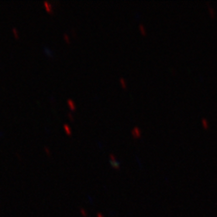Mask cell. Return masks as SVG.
I'll use <instances>...</instances> for the list:
<instances>
[{
    "label": "cell",
    "mask_w": 217,
    "mask_h": 217,
    "mask_svg": "<svg viewBox=\"0 0 217 217\" xmlns=\"http://www.w3.org/2000/svg\"><path fill=\"white\" fill-rule=\"evenodd\" d=\"M132 135L134 136V137H140V130L138 127H134L133 130H132Z\"/></svg>",
    "instance_id": "6da1fadb"
},
{
    "label": "cell",
    "mask_w": 217,
    "mask_h": 217,
    "mask_svg": "<svg viewBox=\"0 0 217 217\" xmlns=\"http://www.w3.org/2000/svg\"><path fill=\"white\" fill-rule=\"evenodd\" d=\"M67 103H68V105L70 106L71 110H75V104H74L73 100H67Z\"/></svg>",
    "instance_id": "7a4b0ae2"
},
{
    "label": "cell",
    "mask_w": 217,
    "mask_h": 217,
    "mask_svg": "<svg viewBox=\"0 0 217 217\" xmlns=\"http://www.w3.org/2000/svg\"><path fill=\"white\" fill-rule=\"evenodd\" d=\"M110 164L113 165L114 167H120V163L117 161V159H110Z\"/></svg>",
    "instance_id": "3957f363"
},
{
    "label": "cell",
    "mask_w": 217,
    "mask_h": 217,
    "mask_svg": "<svg viewBox=\"0 0 217 217\" xmlns=\"http://www.w3.org/2000/svg\"><path fill=\"white\" fill-rule=\"evenodd\" d=\"M44 5L45 6V8L47 9L48 11H51V12H52V11H53L52 6H51V5L49 4V3H48L47 1H44Z\"/></svg>",
    "instance_id": "277c9868"
},
{
    "label": "cell",
    "mask_w": 217,
    "mask_h": 217,
    "mask_svg": "<svg viewBox=\"0 0 217 217\" xmlns=\"http://www.w3.org/2000/svg\"><path fill=\"white\" fill-rule=\"evenodd\" d=\"M63 127H64V130H65V131L67 132L68 134H71V133H72L70 127H69V126H68L67 124H64V125H63Z\"/></svg>",
    "instance_id": "5b68a950"
},
{
    "label": "cell",
    "mask_w": 217,
    "mask_h": 217,
    "mask_svg": "<svg viewBox=\"0 0 217 217\" xmlns=\"http://www.w3.org/2000/svg\"><path fill=\"white\" fill-rule=\"evenodd\" d=\"M202 122H203V127H208V122H207V120H205V119H203V120H202Z\"/></svg>",
    "instance_id": "8992f818"
},
{
    "label": "cell",
    "mask_w": 217,
    "mask_h": 217,
    "mask_svg": "<svg viewBox=\"0 0 217 217\" xmlns=\"http://www.w3.org/2000/svg\"><path fill=\"white\" fill-rule=\"evenodd\" d=\"M13 33H14L15 34V35H16V37L17 38L18 37V33H17V31H16V28H15V27H13Z\"/></svg>",
    "instance_id": "52a82bcc"
},
{
    "label": "cell",
    "mask_w": 217,
    "mask_h": 217,
    "mask_svg": "<svg viewBox=\"0 0 217 217\" xmlns=\"http://www.w3.org/2000/svg\"><path fill=\"white\" fill-rule=\"evenodd\" d=\"M139 28H140V31H141L143 34H146V30H145V28H144V26L142 25V24H140L139 25Z\"/></svg>",
    "instance_id": "ba28073f"
},
{
    "label": "cell",
    "mask_w": 217,
    "mask_h": 217,
    "mask_svg": "<svg viewBox=\"0 0 217 217\" xmlns=\"http://www.w3.org/2000/svg\"><path fill=\"white\" fill-rule=\"evenodd\" d=\"M120 82H121V83L123 84L124 88H125V87H126V83H125V81H124L123 79H120Z\"/></svg>",
    "instance_id": "9c48e42d"
},
{
    "label": "cell",
    "mask_w": 217,
    "mask_h": 217,
    "mask_svg": "<svg viewBox=\"0 0 217 217\" xmlns=\"http://www.w3.org/2000/svg\"><path fill=\"white\" fill-rule=\"evenodd\" d=\"M44 150H45V151H46V153H47L48 155H50V150L48 149V147H44Z\"/></svg>",
    "instance_id": "30bf717a"
},
{
    "label": "cell",
    "mask_w": 217,
    "mask_h": 217,
    "mask_svg": "<svg viewBox=\"0 0 217 217\" xmlns=\"http://www.w3.org/2000/svg\"><path fill=\"white\" fill-rule=\"evenodd\" d=\"M64 39H66V40H67V42H69V39H68V35H67V34H64Z\"/></svg>",
    "instance_id": "8fae6325"
}]
</instances>
